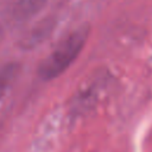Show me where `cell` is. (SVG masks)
<instances>
[{
    "label": "cell",
    "instance_id": "1",
    "mask_svg": "<svg viewBox=\"0 0 152 152\" xmlns=\"http://www.w3.org/2000/svg\"><path fill=\"white\" fill-rule=\"evenodd\" d=\"M88 37V28L81 27L68 34L53 51L39 64L38 75L43 80H52L64 72L82 51Z\"/></svg>",
    "mask_w": 152,
    "mask_h": 152
},
{
    "label": "cell",
    "instance_id": "2",
    "mask_svg": "<svg viewBox=\"0 0 152 152\" xmlns=\"http://www.w3.org/2000/svg\"><path fill=\"white\" fill-rule=\"evenodd\" d=\"M19 72V65L15 63H7L0 66V99L5 95L12 82Z\"/></svg>",
    "mask_w": 152,
    "mask_h": 152
},
{
    "label": "cell",
    "instance_id": "3",
    "mask_svg": "<svg viewBox=\"0 0 152 152\" xmlns=\"http://www.w3.org/2000/svg\"><path fill=\"white\" fill-rule=\"evenodd\" d=\"M48 0H18L17 12L23 18L36 15L46 4Z\"/></svg>",
    "mask_w": 152,
    "mask_h": 152
}]
</instances>
